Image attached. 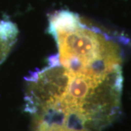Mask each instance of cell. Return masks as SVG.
Listing matches in <instances>:
<instances>
[{
    "label": "cell",
    "mask_w": 131,
    "mask_h": 131,
    "mask_svg": "<svg viewBox=\"0 0 131 131\" xmlns=\"http://www.w3.org/2000/svg\"><path fill=\"white\" fill-rule=\"evenodd\" d=\"M58 49L45 69L26 80V111L31 119L102 131L121 109V47L85 54Z\"/></svg>",
    "instance_id": "cell-1"
},
{
    "label": "cell",
    "mask_w": 131,
    "mask_h": 131,
    "mask_svg": "<svg viewBox=\"0 0 131 131\" xmlns=\"http://www.w3.org/2000/svg\"><path fill=\"white\" fill-rule=\"evenodd\" d=\"M31 131H89L87 130H78L52 122H47L40 120L31 119Z\"/></svg>",
    "instance_id": "cell-2"
}]
</instances>
